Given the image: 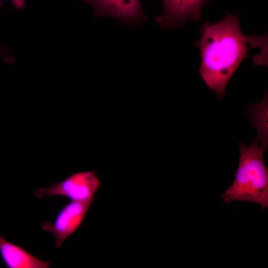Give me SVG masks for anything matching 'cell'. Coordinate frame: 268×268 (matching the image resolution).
<instances>
[{
    "label": "cell",
    "mask_w": 268,
    "mask_h": 268,
    "mask_svg": "<svg viewBox=\"0 0 268 268\" xmlns=\"http://www.w3.org/2000/svg\"><path fill=\"white\" fill-rule=\"evenodd\" d=\"M201 34L196 45L201 57L199 72L206 85L221 99L230 78L248 51L266 43L267 38L244 35L238 14L230 13L214 23L205 22Z\"/></svg>",
    "instance_id": "cell-1"
},
{
    "label": "cell",
    "mask_w": 268,
    "mask_h": 268,
    "mask_svg": "<svg viewBox=\"0 0 268 268\" xmlns=\"http://www.w3.org/2000/svg\"><path fill=\"white\" fill-rule=\"evenodd\" d=\"M238 166L232 185L222 195L223 202L250 201L268 207V169L265 152L255 141L251 145L240 143Z\"/></svg>",
    "instance_id": "cell-2"
},
{
    "label": "cell",
    "mask_w": 268,
    "mask_h": 268,
    "mask_svg": "<svg viewBox=\"0 0 268 268\" xmlns=\"http://www.w3.org/2000/svg\"><path fill=\"white\" fill-rule=\"evenodd\" d=\"M102 185L95 171L74 173L62 182L39 188L34 195L39 199L44 196H63L71 201L93 202L94 196Z\"/></svg>",
    "instance_id": "cell-3"
},
{
    "label": "cell",
    "mask_w": 268,
    "mask_h": 268,
    "mask_svg": "<svg viewBox=\"0 0 268 268\" xmlns=\"http://www.w3.org/2000/svg\"><path fill=\"white\" fill-rule=\"evenodd\" d=\"M92 202L70 201L59 210L54 223L47 221L42 224L43 230L55 237L56 248H61L64 241L81 226Z\"/></svg>",
    "instance_id": "cell-4"
},
{
    "label": "cell",
    "mask_w": 268,
    "mask_h": 268,
    "mask_svg": "<svg viewBox=\"0 0 268 268\" xmlns=\"http://www.w3.org/2000/svg\"><path fill=\"white\" fill-rule=\"evenodd\" d=\"M91 5L95 18L108 16L134 27L147 21L139 0H82Z\"/></svg>",
    "instance_id": "cell-5"
},
{
    "label": "cell",
    "mask_w": 268,
    "mask_h": 268,
    "mask_svg": "<svg viewBox=\"0 0 268 268\" xmlns=\"http://www.w3.org/2000/svg\"><path fill=\"white\" fill-rule=\"evenodd\" d=\"M208 0H161L162 12L155 18L161 28L172 29L188 20L198 21Z\"/></svg>",
    "instance_id": "cell-6"
},
{
    "label": "cell",
    "mask_w": 268,
    "mask_h": 268,
    "mask_svg": "<svg viewBox=\"0 0 268 268\" xmlns=\"http://www.w3.org/2000/svg\"><path fill=\"white\" fill-rule=\"evenodd\" d=\"M0 255L8 268H48L52 263L40 260L21 247L0 236Z\"/></svg>",
    "instance_id": "cell-7"
},
{
    "label": "cell",
    "mask_w": 268,
    "mask_h": 268,
    "mask_svg": "<svg viewBox=\"0 0 268 268\" xmlns=\"http://www.w3.org/2000/svg\"><path fill=\"white\" fill-rule=\"evenodd\" d=\"M268 94H266L260 102L251 107L249 115L253 126L257 131V137L255 140L259 146L265 151L268 146Z\"/></svg>",
    "instance_id": "cell-8"
},
{
    "label": "cell",
    "mask_w": 268,
    "mask_h": 268,
    "mask_svg": "<svg viewBox=\"0 0 268 268\" xmlns=\"http://www.w3.org/2000/svg\"><path fill=\"white\" fill-rule=\"evenodd\" d=\"M12 2V5L17 10L23 9L26 4V0H9ZM3 4V0H0V8Z\"/></svg>",
    "instance_id": "cell-9"
},
{
    "label": "cell",
    "mask_w": 268,
    "mask_h": 268,
    "mask_svg": "<svg viewBox=\"0 0 268 268\" xmlns=\"http://www.w3.org/2000/svg\"><path fill=\"white\" fill-rule=\"evenodd\" d=\"M6 53V50L0 45V58L4 56Z\"/></svg>",
    "instance_id": "cell-10"
}]
</instances>
